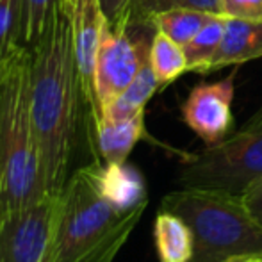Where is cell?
Wrapping results in <instances>:
<instances>
[{
  "mask_svg": "<svg viewBox=\"0 0 262 262\" xmlns=\"http://www.w3.org/2000/svg\"><path fill=\"white\" fill-rule=\"evenodd\" d=\"M157 90H162V88L148 59L134 77V80L102 111L98 120H125V118L143 113L150 98L157 93Z\"/></svg>",
  "mask_w": 262,
  "mask_h": 262,
  "instance_id": "cell-14",
  "label": "cell"
},
{
  "mask_svg": "<svg viewBox=\"0 0 262 262\" xmlns=\"http://www.w3.org/2000/svg\"><path fill=\"white\" fill-rule=\"evenodd\" d=\"M245 204L250 209V212L255 216V220L262 223V180H259L257 184H253L245 194Z\"/></svg>",
  "mask_w": 262,
  "mask_h": 262,
  "instance_id": "cell-23",
  "label": "cell"
},
{
  "mask_svg": "<svg viewBox=\"0 0 262 262\" xmlns=\"http://www.w3.org/2000/svg\"><path fill=\"white\" fill-rule=\"evenodd\" d=\"M221 14L241 20H262V0H221Z\"/></svg>",
  "mask_w": 262,
  "mask_h": 262,
  "instance_id": "cell-21",
  "label": "cell"
},
{
  "mask_svg": "<svg viewBox=\"0 0 262 262\" xmlns=\"http://www.w3.org/2000/svg\"><path fill=\"white\" fill-rule=\"evenodd\" d=\"M161 209L189 225L194 241L189 262L262 260V223L239 194L180 187L162 198Z\"/></svg>",
  "mask_w": 262,
  "mask_h": 262,
  "instance_id": "cell-4",
  "label": "cell"
},
{
  "mask_svg": "<svg viewBox=\"0 0 262 262\" xmlns=\"http://www.w3.org/2000/svg\"><path fill=\"white\" fill-rule=\"evenodd\" d=\"M20 50H21V49H20ZM20 50H18V52H20ZM18 52H16V54H18ZM16 54H14V55H16ZM14 55H13V57H9V59H0V86H2V80H4V77H6L7 70H9L11 62H13Z\"/></svg>",
  "mask_w": 262,
  "mask_h": 262,
  "instance_id": "cell-24",
  "label": "cell"
},
{
  "mask_svg": "<svg viewBox=\"0 0 262 262\" xmlns=\"http://www.w3.org/2000/svg\"><path fill=\"white\" fill-rule=\"evenodd\" d=\"M223 34L225 16L223 14H216L191 41H187L182 47L187 59V72L205 73V68L212 61L221 41H223Z\"/></svg>",
  "mask_w": 262,
  "mask_h": 262,
  "instance_id": "cell-17",
  "label": "cell"
},
{
  "mask_svg": "<svg viewBox=\"0 0 262 262\" xmlns=\"http://www.w3.org/2000/svg\"><path fill=\"white\" fill-rule=\"evenodd\" d=\"M57 2L59 0H25V47L38 41Z\"/></svg>",
  "mask_w": 262,
  "mask_h": 262,
  "instance_id": "cell-20",
  "label": "cell"
},
{
  "mask_svg": "<svg viewBox=\"0 0 262 262\" xmlns=\"http://www.w3.org/2000/svg\"><path fill=\"white\" fill-rule=\"evenodd\" d=\"M246 262H262V260H246Z\"/></svg>",
  "mask_w": 262,
  "mask_h": 262,
  "instance_id": "cell-25",
  "label": "cell"
},
{
  "mask_svg": "<svg viewBox=\"0 0 262 262\" xmlns=\"http://www.w3.org/2000/svg\"><path fill=\"white\" fill-rule=\"evenodd\" d=\"M154 245L159 262H189L194 250L193 232L179 214L161 209L154 221Z\"/></svg>",
  "mask_w": 262,
  "mask_h": 262,
  "instance_id": "cell-13",
  "label": "cell"
},
{
  "mask_svg": "<svg viewBox=\"0 0 262 262\" xmlns=\"http://www.w3.org/2000/svg\"><path fill=\"white\" fill-rule=\"evenodd\" d=\"M146 138L145 111L125 120H98L93 128L91 143L98 161L127 162L130 152L141 139Z\"/></svg>",
  "mask_w": 262,
  "mask_h": 262,
  "instance_id": "cell-11",
  "label": "cell"
},
{
  "mask_svg": "<svg viewBox=\"0 0 262 262\" xmlns=\"http://www.w3.org/2000/svg\"><path fill=\"white\" fill-rule=\"evenodd\" d=\"M29 49L31 113L41 159L43 191L61 194L72 175L80 128L86 125L90 139L93 132L77 68L72 24L61 0L50 13L43 34Z\"/></svg>",
  "mask_w": 262,
  "mask_h": 262,
  "instance_id": "cell-1",
  "label": "cell"
},
{
  "mask_svg": "<svg viewBox=\"0 0 262 262\" xmlns=\"http://www.w3.org/2000/svg\"><path fill=\"white\" fill-rule=\"evenodd\" d=\"M262 57V20L225 16V34L205 73Z\"/></svg>",
  "mask_w": 262,
  "mask_h": 262,
  "instance_id": "cell-12",
  "label": "cell"
},
{
  "mask_svg": "<svg viewBox=\"0 0 262 262\" xmlns=\"http://www.w3.org/2000/svg\"><path fill=\"white\" fill-rule=\"evenodd\" d=\"M150 64L161 88H166L187 72V59L182 45L175 43L171 38L159 31L154 36L152 47H150Z\"/></svg>",
  "mask_w": 262,
  "mask_h": 262,
  "instance_id": "cell-16",
  "label": "cell"
},
{
  "mask_svg": "<svg viewBox=\"0 0 262 262\" xmlns=\"http://www.w3.org/2000/svg\"><path fill=\"white\" fill-rule=\"evenodd\" d=\"M32 55L24 47L0 86V220L45 194L31 113Z\"/></svg>",
  "mask_w": 262,
  "mask_h": 262,
  "instance_id": "cell-3",
  "label": "cell"
},
{
  "mask_svg": "<svg viewBox=\"0 0 262 262\" xmlns=\"http://www.w3.org/2000/svg\"><path fill=\"white\" fill-rule=\"evenodd\" d=\"M235 70L216 82H200L182 104V120L205 146L223 141L234 125L232 102L235 93Z\"/></svg>",
  "mask_w": 262,
  "mask_h": 262,
  "instance_id": "cell-9",
  "label": "cell"
},
{
  "mask_svg": "<svg viewBox=\"0 0 262 262\" xmlns=\"http://www.w3.org/2000/svg\"><path fill=\"white\" fill-rule=\"evenodd\" d=\"M216 13L202 9H191V7H180V9H169L159 13L152 18L156 29L168 38H171L179 45H186L194 38L205 25L209 24Z\"/></svg>",
  "mask_w": 262,
  "mask_h": 262,
  "instance_id": "cell-15",
  "label": "cell"
},
{
  "mask_svg": "<svg viewBox=\"0 0 262 262\" xmlns=\"http://www.w3.org/2000/svg\"><path fill=\"white\" fill-rule=\"evenodd\" d=\"M25 47V0H0V59Z\"/></svg>",
  "mask_w": 262,
  "mask_h": 262,
  "instance_id": "cell-18",
  "label": "cell"
},
{
  "mask_svg": "<svg viewBox=\"0 0 262 262\" xmlns=\"http://www.w3.org/2000/svg\"><path fill=\"white\" fill-rule=\"evenodd\" d=\"M145 209L116 210L98 187L95 161L77 168L59 196L49 262H114Z\"/></svg>",
  "mask_w": 262,
  "mask_h": 262,
  "instance_id": "cell-2",
  "label": "cell"
},
{
  "mask_svg": "<svg viewBox=\"0 0 262 262\" xmlns=\"http://www.w3.org/2000/svg\"><path fill=\"white\" fill-rule=\"evenodd\" d=\"M72 24L73 47H75L77 68L82 82L84 98L91 116V125L98 120L97 97H95V64L104 38L105 27L109 25L100 0H61ZM93 138V132H91Z\"/></svg>",
  "mask_w": 262,
  "mask_h": 262,
  "instance_id": "cell-8",
  "label": "cell"
},
{
  "mask_svg": "<svg viewBox=\"0 0 262 262\" xmlns=\"http://www.w3.org/2000/svg\"><path fill=\"white\" fill-rule=\"evenodd\" d=\"M97 182L102 194L120 212H132L136 209L146 207L148 191L143 173L128 162L95 161Z\"/></svg>",
  "mask_w": 262,
  "mask_h": 262,
  "instance_id": "cell-10",
  "label": "cell"
},
{
  "mask_svg": "<svg viewBox=\"0 0 262 262\" xmlns=\"http://www.w3.org/2000/svg\"><path fill=\"white\" fill-rule=\"evenodd\" d=\"M156 32L157 29L152 21L125 20L116 27H105L95 64L98 118L150 59V47Z\"/></svg>",
  "mask_w": 262,
  "mask_h": 262,
  "instance_id": "cell-6",
  "label": "cell"
},
{
  "mask_svg": "<svg viewBox=\"0 0 262 262\" xmlns=\"http://www.w3.org/2000/svg\"><path fill=\"white\" fill-rule=\"evenodd\" d=\"M262 180V109L235 134L184 161L177 184L243 194Z\"/></svg>",
  "mask_w": 262,
  "mask_h": 262,
  "instance_id": "cell-5",
  "label": "cell"
},
{
  "mask_svg": "<svg viewBox=\"0 0 262 262\" xmlns=\"http://www.w3.org/2000/svg\"><path fill=\"white\" fill-rule=\"evenodd\" d=\"M102 7H104L105 18L109 21L111 27H116L125 20L128 7H130L132 0H100Z\"/></svg>",
  "mask_w": 262,
  "mask_h": 262,
  "instance_id": "cell-22",
  "label": "cell"
},
{
  "mask_svg": "<svg viewBox=\"0 0 262 262\" xmlns=\"http://www.w3.org/2000/svg\"><path fill=\"white\" fill-rule=\"evenodd\" d=\"M180 7H191V9H202L221 14V0H132L130 7L125 14V20L152 21L156 14L169 9H180Z\"/></svg>",
  "mask_w": 262,
  "mask_h": 262,
  "instance_id": "cell-19",
  "label": "cell"
},
{
  "mask_svg": "<svg viewBox=\"0 0 262 262\" xmlns=\"http://www.w3.org/2000/svg\"><path fill=\"white\" fill-rule=\"evenodd\" d=\"M59 196L43 194L25 209L0 220V262H49Z\"/></svg>",
  "mask_w": 262,
  "mask_h": 262,
  "instance_id": "cell-7",
  "label": "cell"
}]
</instances>
